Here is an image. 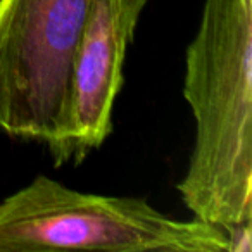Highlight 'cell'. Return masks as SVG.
<instances>
[{"mask_svg":"<svg viewBox=\"0 0 252 252\" xmlns=\"http://www.w3.org/2000/svg\"><path fill=\"white\" fill-rule=\"evenodd\" d=\"M183 97L195 121L183 204L221 228L252 221V0H204Z\"/></svg>","mask_w":252,"mask_h":252,"instance_id":"6da1fadb","label":"cell"},{"mask_svg":"<svg viewBox=\"0 0 252 252\" xmlns=\"http://www.w3.org/2000/svg\"><path fill=\"white\" fill-rule=\"evenodd\" d=\"M228 252L224 228L138 197L83 193L38 175L0 202V252Z\"/></svg>","mask_w":252,"mask_h":252,"instance_id":"7a4b0ae2","label":"cell"},{"mask_svg":"<svg viewBox=\"0 0 252 252\" xmlns=\"http://www.w3.org/2000/svg\"><path fill=\"white\" fill-rule=\"evenodd\" d=\"M92 0H0V130L42 142L64 130Z\"/></svg>","mask_w":252,"mask_h":252,"instance_id":"3957f363","label":"cell"},{"mask_svg":"<svg viewBox=\"0 0 252 252\" xmlns=\"http://www.w3.org/2000/svg\"><path fill=\"white\" fill-rule=\"evenodd\" d=\"M147 0H92L74 61L66 121L50 149L56 166L81 164L112 131L123 64Z\"/></svg>","mask_w":252,"mask_h":252,"instance_id":"277c9868","label":"cell"},{"mask_svg":"<svg viewBox=\"0 0 252 252\" xmlns=\"http://www.w3.org/2000/svg\"><path fill=\"white\" fill-rule=\"evenodd\" d=\"M228 238V252H251L252 251V221L231 224L224 228Z\"/></svg>","mask_w":252,"mask_h":252,"instance_id":"5b68a950","label":"cell"}]
</instances>
